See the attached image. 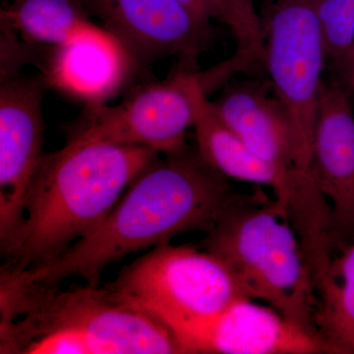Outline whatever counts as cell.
<instances>
[{
    "mask_svg": "<svg viewBox=\"0 0 354 354\" xmlns=\"http://www.w3.org/2000/svg\"><path fill=\"white\" fill-rule=\"evenodd\" d=\"M122 46L136 71L167 57L196 71L208 41L178 0H77Z\"/></svg>",
    "mask_w": 354,
    "mask_h": 354,
    "instance_id": "9",
    "label": "cell"
},
{
    "mask_svg": "<svg viewBox=\"0 0 354 354\" xmlns=\"http://www.w3.org/2000/svg\"><path fill=\"white\" fill-rule=\"evenodd\" d=\"M260 199L236 194L201 246L227 263L247 297L320 339L315 281L301 241L278 202Z\"/></svg>",
    "mask_w": 354,
    "mask_h": 354,
    "instance_id": "4",
    "label": "cell"
},
{
    "mask_svg": "<svg viewBox=\"0 0 354 354\" xmlns=\"http://www.w3.org/2000/svg\"><path fill=\"white\" fill-rule=\"evenodd\" d=\"M221 22L230 28L236 43L234 57L225 60L232 73L265 64V27L255 0H218Z\"/></svg>",
    "mask_w": 354,
    "mask_h": 354,
    "instance_id": "17",
    "label": "cell"
},
{
    "mask_svg": "<svg viewBox=\"0 0 354 354\" xmlns=\"http://www.w3.org/2000/svg\"><path fill=\"white\" fill-rule=\"evenodd\" d=\"M339 74H341L342 79L341 83L342 87L348 91L349 95L354 94V44L348 59H346V64L339 71Z\"/></svg>",
    "mask_w": 354,
    "mask_h": 354,
    "instance_id": "20",
    "label": "cell"
},
{
    "mask_svg": "<svg viewBox=\"0 0 354 354\" xmlns=\"http://www.w3.org/2000/svg\"><path fill=\"white\" fill-rule=\"evenodd\" d=\"M0 66V243L8 245L24 216L26 197L43 158L44 93L41 74L26 76Z\"/></svg>",
    "mask_w": 354,
    "mask_h": 354,
    "instance_id": "8",
    "label": "cell"
},
{
    "mask_svg": "<svg viewBox=\"0 0 354 354\" xmlns=\"http://www.w3.org/2000/svg\"><path fill=\"white\" fill-rule=\"evenodd\" d=\"M160 157L142 146L67 141L44 153L19 227L1 250V271L22 272L59 257L90 234L140 172Z\"/></svg>",
    "mask_w": 354,
    "mask_h": 354,
    "instance_id": "2",
    "label": "cell"
},
{
    "mask_svg": "<svg viewBox=\"0 0 354 354\" xmlns=\"http://www.w3.org/2000/svg\"><path fill=\"white\" fill-rule=\"evenodd\" d=\"M322 0H274L264 21L265 67L290 114L298 152L314 167L313 139L326 60Z\"/></svg>",
    "mask_w": 354,
    "mask_h": 354,
    "instance_id": "6",
    "label": "cell"
},
{
    "mask_svg": "<svg viewBox=\"0 0 354 354\" xmlns=\"http://www.w3.org/2000/svg\"><path fill=\"white\" fill-rule=\"evenodd\" d=\"M104 286L116 299L167 327L213 315L247 297L234 272L215 254L169 243L125 266Z\"/></svg>",
    "mask_w": 354,
    "mask_h": 354,
    "instance_id": "5",
    "label": "cell"
},
{
    "mask_svg": "<svg viewBox=\"0 0 354 354\" xmlns=\"http://www.w3.org/2000/svg\"><path fill=\"white\" fill-rule=\"evenodd\" d=\"M197 71L177 68L165 80L137 86L118 106L85 109L67 141L142 146L165 156L188 148L195 120Z\"/></svg>",
    "mask_w": 354,
    "mask_h": 354,
    "instance_id": "7",
    "label": "cell"
},
{
    "mask_svg": "<svg viewBox=\"0 0 354 354\" xmlns=\"http://www.w3.org/2000/svg\"><path fill=\"white\" fill-rule=\"evenodd\" d=\"M274 1V0H263V13H264L265 19L268 14H269L270 10H271Z\"/></svg>",
    "mask_w": 354,
    "mask_h": 354,
    "instance_id": "21",
    "label": "cell"
},
{
    "mask_svg": "<svg viewBox=\"0 0 354 354\" xmlns=\"http://www.w3.org/2000/svg\"><path fill=\"white\" fill-rule=\"evenodd\" d=\"M179 3L189 14L191 19L206 34H209L213 21H221L218 0H178Z\"/></svg>",
    "mask_w": 354,
    "mask_h": 354,
    "instance_id": "19",
    "label": "cell"
},
{
    "mask_svg": "<svg viewBox=\"0 0 354 354\" xmlns=\"http://www.w3.org/2000/svg\"><path fill=\"white\" fill-rule=\"evenodd\" d=\"M59 288L1 278V353H183L164 323L106 286Z\"/></svg>",
    "mask_w": 354,
    "mask_h": 354,
    "instance_id": "3",
    "label": "cell"
},
{
    "mask_svg": "<svg viewBox=\"0 0 354 354\" xmlns=\"http://www.w3.org/2000/svg\"><path fill=\"white\" fill-rule=\"evenodd\" d=\"M213 104L223 122L274 171V195L297 192L313 180L314 169L300 157L290 114L270 81L230 84Z\"/></svg>",
    "mask_w": 354,
    "mask_h": 354,
    "instance_id": "11",
    "label": "cell"
},
{
    "mask_svg": "<svg viewBox=\"0 0 354 354\" xmlns=\"http://www.w3.org/2000/svg\"><path fill=\"white\" fill-rule=\"evenodd\" d=\"M235 196L227 177L188 147L147 165L104 220L57 259L1 276L41 286L79 277L87 285L100 286L104 269L128 255L186 232L208 234Z\"/></svg>",
    "mask_w": 354,
    "mask_h": 354,
    "instance_id": "1",
    "label": "cell"
},
{
    "mask_svg": "<svg viewBox=\"0 0 354 354\" xmlns=\"http://www.w3.org/2000/svg\"><path fill=\"white\" fill-rule=\"evenodd\" d=\"M195 120L193 127L196 150L207 164L221 176L270 188H278V178L255 153L216 113L213 102L203 90L197 77L194 84Z\"/></svg>",
    "mask_w": 354,
    "mask_h": 354,
    "instance_id": "14",
    "label": "cell"
},
{
    "mask_svg": "<svg viewBox=\"0 0 354 354\" xmlns=\"http://www.w3.org/2000/svg\"><path fill=\"white\" fill-rule=\"evenodd\" d=\"M183 353L307 354L327 353L320 339L276 310L243 297L211 316L172 324Z\"/></svg>",
    "mask_w": 354,
    "mask_h": 354,
    "instance_id": "10",
    "label": "cell"
},
{
    "mask_svg": "<svg viewBox=\"0 0 354 354\" xmlns=\"http://www.w3.org/2000/svg\"><path fill=\"white\" fill-rule=\"evenodd\" d=\"M314 171L332 213L333 242L354 241V111L339 82H324L313 139Z\"/></svg>",
    "mask_w": 354,
    "mask_h": 354,
    "instance_id": "12",
    "label": "cell"
},
{
    "mask_svg": "<svg viewBox=\"0 0 354 354\" xmlns=\"http://www.w3.org/2000/svg\"><path fill=\"white\" fill-rule=\"evenodd\" d=\"M315 323L328 353H354V241L317 288Z\"/></svg>",
    "mask_w": 354,
    "mask_h": 354,
    "instance_id": "16",
    "label": "cell"
},
{
    "mask_svg": "<svg viewBox=\"0 0 354 354\" xmlns=\"http://www.w3.org/2000/svg\"><path fill=\"white\" fill-rule=\"evenodd\" d=\"M0 26L25 43L53 48L95 25L77 0H13L0 11Z\"/></svg>",
    "mask_w": 354,
    "mask_h": 354,
    "instance_id": "15",
    "label": "cell"
},
{
    "mask_svg": "<svg viewBox=\"0 0 354 354\" xmlns=\"http://www.w3.org/2000/svg\"><path fill=\"white\" fill-rule=\"evenodd\" d=\"M37 66L50 88L83 102L86 109L106 104L137 72L122 46L97 25L62 46H44Z\"/></svg>",
    "mask_w": 354,
    "mask_h": 354,
    "instance_id": "13",
    "label": "cell"
},
{
    "mask_svg": "<svg viewBox=\"0 0 354 354\" xmlns=\"http://www.w3.org/2000/svg\"><path fill=\"white\" fill-rule=\"evenodd\" d=\"M320 17L328 60L339 72L354 44V0H322Z\"/></svg>",
    "mask_w": 354,
    "mask_h": 354,
    "instance_id": "18",
    "label": "cell"
}]
</instances>
